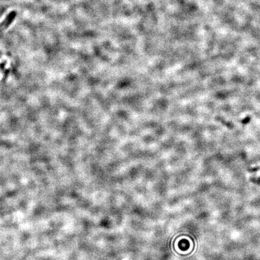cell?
Returning <instances> with one entry per match:
<instances>
[{"label":"cell","instance_id":"6da1fadb","mask_svg":"<svg viewBox=\"0 0 260 260\" xmlns=\"http://www.w3.org/2000/svg\"><path fill=\"white\" fill-rule=\"evenodd\" d=\"M14 15H9L7 18L5 19L4 21L2 22L1 25H0V32H1L3 30H4L6 27H8V25L10 24V22L12 21L13 18H14Z\"/></svg>","mask_w":260,"mask_h":260}]
</instances>
